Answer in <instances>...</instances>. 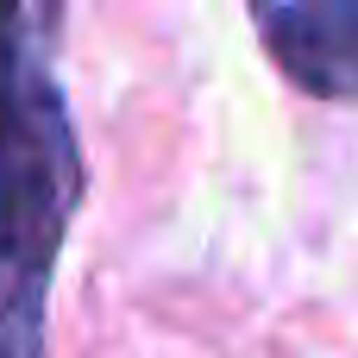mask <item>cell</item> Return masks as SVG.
<instances>
[{
    "label": "cell",
    "instance_id": "obj_1",
    "mask_svg": "<svg viewBox=\"0 0 358 358\" xmlns=\"http://www.w3.org/2000/svg\"><path fill=\"white\" fill-rule=\"evenodd\" d=\"M50 31L57 13L0 6V358H44V302L82 201Z\"/></svg>",
    "mask_w": 358,
    "mask_h": 358
},
{
    "label": "cell",
    "instance_id": "obj_2",
    "mask_svg": "<svg viewBox=\"0 0 358 358\" xmlns=\"http://www.w3.org/2000/svg\"><path fill=\"white\" fill-rule=\"evenodd\" d=\"M252 19L296 82H308L321 94H352L358 88V0L258 6Z\"/></svg>",
    "mask_w": 358,
    "mask_h": 358
}]
</instances>
